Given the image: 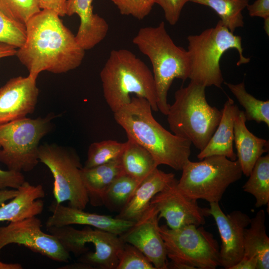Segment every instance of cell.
<instances>
[{"label":"cell","instance_id":"1","mask_svg":"<svg viewBox=\"0 0 269 269\" xmlns=\"http://www.w3.org/2000/svg\"><path fill=\"white\" fill-rule=\"evenodd\" d=\"M59 17L53 11L41 9L25 23L26 39L15 55L34 79L44 71L67 72L83 61L85 50Z\"/></svg>","mask_w":269,"mask_h":269},{"label":"cell","instance_id":"2","mask_svg":"<svg viewBox=\"0 0 269 269\" xmlns=\"http://www.w3.org/2000/svg\"><path fill=\"white\" fill-rule=\"evenodd\" d=\"M152 110L146 99L133 97L130 103L114 113V116L128 138L148 151L158 165L182 170L189 160L192 143L165 129L154 118Z\"/></svg>","mask_w":269,"mask_h":269},{"label":"cell","instance_id":"3","mask_svg":"<svg viewBox=\"0 0 269 269\" xmlns=\"http://www.w3.org/2000/svg\"><path fill=\"white\" fill-rule=\"evenodd\" d=\"M103 94L113 113L130 102V95L143 98L158 111L153 73L128 49L113 50L100 72Z\"/></svg>","mask_w":269,"mask_h":269},{"label":"cell","instance_id":"4","mask_svg":"<svg viewBox=\"0 0 269 269\" xmlns=\"http://www.w3.org/2000/svg\"><path fill=\"white\" fill-rule=\"evenodd\" d=\"M133 43L152 64L157 108L166 116L170 107L168 92L173 80L179 79L184 82L189 78L190 65L188 51L174 43L163 21L155 27L140 28Z\"/></svg>","mask_w":269,"mask_h":269},{"label":"cell","instance_id":"5","mask_svg":"<svg viewBox=\"0 0 269 269\" xmlns=\"http://www.w3.org/2000/svg\"><path fill=\"white\" fill-rule=\"evenodd\" d=\"M205 88L192 81L180 87L166 115L171 132L189 140L200 151L208 143L222 116V110L207 101Z\"/></svg>","mask_w":269,"mask_h":269},{"label":"cell","instance_id":"6","mask_svg":"<svg viewBox=\"0 0 269 269\" xmlns=\"http://www.w3.org/2000/svg\"><path fill=\"white\" fill-rule=\"evenodd\" d=\"M190 65L189 79L205 87L221 88L224 82L220 61L224 53L236 49L239 55L237 66L248 63L250 58L243 55L242 37L230 31L220 20L214 27L187 37Z\"/></svg>","mask_w":269,"mask_h":269},{"label":"cell","instance_id":"7","mask_svg":"<svg viewBox=\"0 0 269 269\" xmlns=\"http://www.w3.org/2000/svg\"><path fill=\"white\" fill-rule=\"evenodd\" d=\"M182 171L177 182L180 190L189 198L209 203L219 202L228 187L243 174L237 159L221 155L208 156L198 162L189 160Z\"/></svg>","mask_w":269,"mask_h":269},{"label":"cell","instance_id":"8","mask_svg":"<svg viewBox=\"0 0 269 269\" xmlns=\"http://www.w3.org/2000/svg\"><path fill=\"white\" fill-rule=\"evenodd\" d=\"M168 262L167 269H215L220 266L219 247L203 227L188 225L176 229L159 227Z\"/></svg>","mask_w":269,"mask_h":269},{"label":"cell","instance_id":"9","mask_svg":"<svg viewBox=\"0 0 269 269\" xmlns=\"http://www.w3.org/2000/svg\"><path fill=\"white\" fill-rule=\"evenodd\" d=\"M52 119L25 117L0 125V162L8 170H32L39 161V142L52 128Z\"/></svg>","mask_w":269,"mask_h":269},{"label":"cell","instance_id":"10","mask_svg":"<svg viewBox=\"0 0 269 269\" xmlns=\"http://www.w3.org/2000/svg\"><path fill=\"white\" fill-rule=\"evenodd\" d=\"M39 161L52 173L53 194L58 203L68 201V206L84 210L89 203L81 170L83 167L77 152L72 148L44 143L38 148Z\"/></svg>","mask_w":269,"mask_h":269},{"label":"cell","instance_id":"11","mask_svg":"<svg viewBox=\"0 0 269 269\" xmlns=\"http://www.w3.org/2000/svg\"><path fill=\"white\" fill-rule=\"evenodd\" d=\"M46 228L68 253L77 257L82 255L85 247L90 244L94 254L87 264L93 269H116L125 243L119 236L89 226L81 230L70 225Z\"/></svg>","mask_w":269,"mask_h":269},{"label":"cell","instance_id":"12","mask_svg":"<svg viewBox=\"0 0 269 269\" xmlns=\"http://www.w3.org/2000/svg\"><path fill=\"white\" fill-rule=\"evenodd\" d=\"M41 227V220L36 216L0 227V252L7 245L14 244L23 245L53 261L68 263L70 253L55 236L43 232Z\"/></svg>","mask_w":269,"mask_h":269},{"label":"cell","instance_id":"13","mask_svg":"<svg viewBox=\"0 0 269 269\" xmlns=\"http://www.w3.org/2000/svg\"><path fill=\"white\" fill-rule=\"evenodd\" d=\"M205 211L206 216L211 215L214 219L221 237L220 266L231 269L243 257L244 231L251 218L240 210L225 214L219 202L210 203V208H205Z\"/></svg>","mask_w":269,"mask_h":269},{"label":"cell","instance_id":"14","mask_svg":"<svg viewBox=\"0 0 269 269\" xmlns=\"http://www.w3.org/2000/svg\"><path fill=\"white\" fill-rule=\"evenodd\" d=\"M177 182L175 178L150 201V204L158 210V220L164 218L167 226L171 229L204 224L205 208H200L196 200L186 196L178 188Z\"/></svg>","mask_w":269,"mask_h":269},{"label":"cell","instance_id":"15","mask_svg":"<svg viewBox=\"0 0 269 269\" xmlns=\"http://www.w3.org/2000/svg\"><path fill=\"white\" fill-rule=\"evenodd\" d=\"M158 211L150 204L140 218L119 236L124 242L139 249L155 269H167L168 262L164 241L159 231Z\"/></svg>","mask_w":269,"mask_h":269},{"label":"cell","instance_id":"16","mask_svg":"<svg viewBox=\"0 0 269 269\" xmlns=\"http://www.w3.org/2000/svg\"><path fill=\"white\" fill-rule=\"evenodd\" d=\"M36 79L28 75L9 79L0 88V125L34 112L39 95Z\"/></svg>","mask_w":269,"mask_h":269},{"label":"cell","instance_id":"17","mask_svg":"<svg viewBox=\"0 0 269 269\" xmlns=\"http://www.w3.org/2000/svg\"><path fill=\"white\" fill-rule=\"evenodd\" d=\"M49 209L52 214L45 222L46 228L81 225L120 236L134 223L110 216L85 212L82 209L64 206L55 201L52 202Z\"/></svg>","mask_w":269,"mask_h":269},{"label":"cell","instance_id":"18","mask_svg":"<svg viewBox=\"0 0 269 269\" xmlns=\"http://www.w3.org/2000/svg\"><path fill=\"white\" fill-rule=\"evenodd\" d=\"M175 179L174 173L156 168L138 184L127 204L116 218L135 222L147 209L152 198Z\"/></svg>","mask_w":269,"mask_h":269},{"label":"cell","instance_id":"19","mask_svg":"<svg viewBox=\"0 0 269 269\" xmlns=\"http://www.w3.org/2000/svg\"><path fill=\"white\" fill-rule=\"evenodd\" d=\"M17 189L15 196L0 206V222L18 221L42 212L44 202L41 198L45 194L41 185H33L25 181Z\"/></svg>","mask_w":269,"mask_h":269},{"label":"cell","instance_id":"20","mask_svg":"<svg viewBox=\"0 0 269 269\" xmlns=\"http://www.w3.org/2000/svg\"><path fill=\"white\" fill-rule=\"evenodd\" d=\"M240 110L233 99L228 97L222 110L219 125L206 146L197 155L203 158L212 155L224 156L231 160L237 159L233 148L234 126Z\"/></svg>","mask_w":269,"mask_h":269},{"label":"cell","instance_id":"21","mask_svg":"<svg viewBox=\"0 0 269 269\" xmlns=\"http://www.w3.org/2000/svg\"><path fill=\"white\" fill-rule=\"evenodd\" d=\"M244 111L240 110L234 122V141L237 159L243 174L248 177L258 159L268 151L269 141L252 133L246 125Z\"/></svg>","mask_w":269,"mask_h":269},{"label":"cell","instance_id":"22","mask_svg":"<svg viewBox=\"0 0 269 269\" xmlns=\"http://www.w3.org/2000/svg\"><path fill=\"white\" fill-rule=\"evenodd\" d=\"M93 0H67L66 15L77 14L80 23L76 35L81 43L90 44L103 38L108 33L107 22L93 11Z\"/></svg>","mask_w":269,"mask_h":269},{"label":"cell","instance_id":"23","mask_svg":"<svg viewBox=\"0 0 269 269\" xmlns=\"http://www.w3.org/2000/svg\"><path fill=\"white\" fill-rule=\"evenodd\" d=\"M124 173L121 157L91 168L83 167L81 175L89 202L93 206L103 205L107 189L117 177Z\"/></svg>","mask_w":269,"mask_h":269},{"label":"cell","instance_id":"24","mask_svg":"<svg viewBox=\"0 0 269 269\" xmlns=\"http://www.w3.org/2000/svg\"><path fill=\"white\" fill-rule=\"evenodd\" d=\"M265 211L260 210L244 231V255L255 258L258 269H269V238L266 233Z\"/></svg>","mask_w":269,"mask_h":269},{"label":"cell","instance_id":"25","mask_svg":"<svg viewBox=\"0 0 269 269\" xmlns=\"http://www.w3.org/2000/svg\"><path fill=\"white\" fill-rule=\"evenodd\" d=\"M121 163L124 173L140 183L158 166L148 151L129 138L121 156Z\"/></svg>","mask_w":269,"mask_h":269},{"label":"cell","instance_id":"26","mask_svg":"<svg viewBox=\"0 0 269 269\" xmlns=\"http://www.w3.org/2000/svg\"><path fill=\"white\" fill-rule=\"evenodd\" d=\"M243 190L256 199L255 206L260 208L269 203V155L260 157L250 173Z\"/></svg>","mask_w":269,"mask_h":269},{"label":"cell","instance_id":"27","mask_svg":"<svg viewBox=\"0 0 269 269\" xmlns=\"http://www.w3.org/2000/svg\"><path fill=\"white\" fill-rule=\"evenodd\" d=\"M189 1L208 6L214 10L220 20L234 33L244 25L242 11L249 4V0H189Z\"/></svg>","mask_w":269,"mask_h":269},{"label":"cell","instance_id":"28","mask_svg":"<svg viewBox=\"0 0 269 269\" xmlns=\"http://www.w3.org/2000/svg\"><path fill=\"white\" fill-rule=\"evenodd\" d=\"M240 104L245 109L247 121L264 123L269 127V101H262L247 92L244 82L238 84L225 82Z\"/></svg>","mask_w":269,"mask_h":269},{"label":"cell","instance_id":"29","mask_svg":"<svg viewBox=\"0 0 269 269\" xmlns=\"http://www.w3.org/2000/svg\"><path fill=\"white\" fill-rule=\"evenodd\" d=\"M139 183L124 173L121 174L107 189L103 197V205L112 211L119 213L127 204Z\"/></svg>","mask_w":269,"mask_h":269},{"label":"cell","instance_id":"30","mask_svg":"<svg viewBox=\"0 0 269 269\" xmlns=\"http://www.w3.org/2000/svg\"><path fill=\"white\" fill-rule=\"evenodd\" d=\"M126 146V142L113 140L93 142L89 147L87 159L83 167L91 168L120 158Z\"/></svg>","mask_w":269,"mask_h":269},{"label":"cell","instance_id":"31","mask_svg":"<svg viewBox=\"0 0 269 269\" xmlns=\"http://www.w3.org/2000/svg\"><path fill=\"white\" fill-rule=\"evenodd\" d=\"M0 10L13 21L25 25L41 8L38 0H0Z\"/></svg>","mask_w":269,"mask_h":269},{"label":"cell","instance_id":"32","mask_svg":"<svg viewBox=\"0 0 269 269\" xmlns=\"http://www.w3.org/2000/svg\"><path fill=\"white\" fill-rule=\"evenodd\" d=\"M25 39V25L13 21L0 10V42L18 48Z\"/></svg>","mask_w":269,"mask_h":269},{"label":"cell","instance_id":"33","mask_svg":"<svg viewBox=\"0 0 269 269\" xmlns=\"http://www.w3.org/2000/svg\"><path fill=\"white\" fill-rule=\"evenodd\" d=\"M116 269H155L147 258L137 248L125 243L119 256Z\"/></svg>","mask_w":269,"mask_h":269},{"label":"cell","instance_id":"34","mask_svg":"<svg viewBox=\"0 0 269 269\" xmlns=\"http://www.w3.org/2000/svg\"><path fill=\"white\" fill-rule=\"evenodd\" d=\"M120 13L142 20L150 12L155 0H111Z\"/></svg>","mask_w":269,"mask_h":269},{"label":"cell","instance_id":"35","mask_svg":"<svg viewBox=\"0 0 269 269\" xmlns=\"http://www.w3.org/2000/svg\"><path fill=\"white\" fill-rule=\"evenodd\" d=\"M189 0H155L163 9L165 19L172 25L178 21L181 12Z\"/></svg>","mask_w":269,"mask_h":269},{"label":"cell","instance_id":"36","mask_svg":"<svg viewBox=\"0 0 269 269\" xmlns=\"http://www.w3.org/2000/svg\"><path fill=\"white\" fill-rule=\"evenodd\" d=\"M25 181L24 176L21 172L0 169V189L6 188L17 189Z\"/></svg>","mask_w":269,"mask_h":269},{"label":"cell","instance_id":"37","mask_svg":"<svg viewBox=\"0 0 269 269\" xmlns=\"http://www.w3.org/2000/svg\"><path fill=\"white\" fill-rule=\"evenodd\" d=\"M251 16H257L264 19L269 18V0H256L247 7Z\"/></svg>","mask_w":269,"mask_h":269},{"label":"cell","instance_id":"38","mask_svg":"<svg viewBox=\"0 0 269 269\" xmlns=\"http://www.w3.org/2000/svg\"><path fill=\"white\" fill-rule=\"evenodd\" d=\"M41 9L53 11L60 16L66 15L67 0H38Z\"/></svg>","mask_w":269,"mask_h":269},{"label":"cell","instance_id":"39","mask_svg":"<svg viewBox=\"0 0 269 269\" xmlns=\"http://www.w3.org/2000/svg\"><path fill=\"white\" fill-rule=\"evenodd\" d=\"M231 269H258V261L254 258H246L243 257Z\"/></svg>","mask_w":269,"mask_h":269},{"label":"cell","instance_id":"40","mask_svg":"<svg viewBox=\"0 0 269 269\" xmlns=\"http://www.w3.org/2000/svg\"><path fill=\"white\" fill-rule=\"evenodd\" d=\"M16 51L15 47L0 42V59L15 55Z\"/></svg>","mask_w":269,"mask_h":269},{"label":"cell","instance_id":"41","mask_svg":"<svg viewBox=\"0 0 269 269\" xmlns=\"http://www.w3.org/2000/svg\"><path fill=\"white\" fill-rule=\"evenodd\" d=\"M17 189H0V206L4 204L7 201L11 199L18 193Z\"/></svg>","mask_w":269,"mask_h":269},{"label":"cell","instance_id":"42","mask_svg":"<svg viewBox=\"0 0 269 269\" xmlns=\"http://www.w3.org/2000/svg\"><path fill=\"white\" fill-rule=\"evenodd\" d=\"M61 269H93L91 267L82 263L81 262H78L77 263L67 264L66 265L58 268Z\"/></svg>","mask_w":269,"mask_h":269},{"label":"cell","instance_id":"43","mask_svg":"<svg viewBox=\"0 0 269 269\" xmlns=\"http://www.w3.org/2000/svg\"><path fill=\"white\" fill-rule=\"evenodd\" d=\"M22 265L19 263H5L0 261V269H22Z\"/></svg>","mask_w":269,"mask_h":269},{"label":"cell","instance_id":"44","mask_svg":"<svg viewBox=\"0 0 269 269\" xmlns=\"http://www.w3.org/2000/svg\"><path fill=\"white\" fill-rule=\"evenodd\" d=\"M264 28L266 33L269 35V18L264 19Z\"/></svg>","mask_w":269,"mask_h":269}]
</instances>
